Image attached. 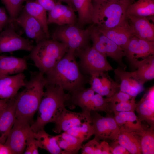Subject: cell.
I'll list each match as a JSON object with an SVG mask.
<instances>
[{
	"instance_id": "obj_18",
	"label": "cell",
	"mask_w": 154,
	"mask_h": 154,
	"mask_svg": "<svg viewBox=\"0 0 154 154\" xmlns=\"http://www.w3.org/2000/svg\"><path fill=\"white\" fill-rule=\"evenodd\" d=\"M114 72L121 81L120 91L136 97L144 91V84L137 79L134 72H126L119 68L114 70Z\"/></svg>"
},
{
	"instance_id": "obj_25",
	"label": "cell",
	"mask_w": 154,
	"mask_h": 154,
	"mask_svg": "<svg viewBox=\"0 0 154 154\" xmlns=\"http://www.w3.org/2000/svg\"><path fill=\"white\" fill-rule=\"evenodd\" d=\"M78 18L76 25L82 28L85 25L93 23V0H72Z\"/></svg>"
},
{
	"instance_id": "obj_49",
	"label": "cell",
	"mask_w": 154,
	"mask_h": 154,
	"mask_svg": "<svg viewBox=\"0 0 154 154\" xmlns=\"http://www.w3.org/2000/svg\"><path fill=\"white\" fill-rule=\"evenodd\" d=\"M3 30L1 29V27L0 26V32H1V31H2Z\"/></svg>"
},
{
	"instance_id": "obj_31",
	"label": "cell",
	"mask_w": 154,
	"mask_h": 154,
	"mask_svg": "<svg viewBox=\"0 0 154 154\" xmlns=\"http://www.w3.org/2000/svg\"><path fill=\"white\" fill-rule=\"evenodd\" d=\"M154 15V0H138L131 4L127 15L149 17Z\"/></svg>"
},
{
	"instance_id": "obj_43",
	"label": "cell",
	"mask_w": 154,
	"mask_h": 154,
	"mask_svg": "<svg viewBox=\"0 0 154 154\" xmlns=\"http://www.w3.org/2000/svg\"><path fill=\"white\" fill-rule=\"evenodd\" d=\"M102 154H111L110 149V145L104 141L100 143Z\"/></svg>"
},
{
	"instance_id": "obj_16",
	"label": "cell",
	"mask_w": 154,
	"mask_h": 154,
	"mask_svg": "<svg viewBox=\"0 0 154 154\" xmlns=\"http://www.w3.org/2000/svg\"><path fill=\"white\" fill-rule=\"evenodd\" d=\"M105 72L90 76L88 82L91 88L97 94L109 98L117 92L119 85L112 80Z\"/></svg>"
},
{
	"instance_id": "obj_32",
	"label": "cell",
	"mask_w": 154,
	"mask_h": 154,
	"mask_svg": "<svg viewBox=\"0 0 154 154\" xmlns=\"http://www.w3.org/2000/svg\"><path fill=\"white\" fill-rule=\"evenodd\" d=\"M154 128L147 127L137 131L139 137L142 154H154Z\"/></svg>"
},
{
	"instance_id": "obj_7",
	"label": "cell",
	"mask_w": 154,
	"mask_h": 154,
	"mask_svg": "<svg viewBox=\"0 0 154 154\" xmlns=\"http://www.w3.org/2000/svg\"><path fill=\"white\" fill-rule=\"evenodd\" d=\"M80 61V70L90 76L94 74L113 70L106 56L90 46L75 52Z\"/></svg>"
},
{
	"instance_id": "obj_19",
	"label": "cell",
	"mask_w": 154,
	"mask_h": 154,
	"mask_svg": "<svg viewBox=\"0 0 154 154\" xmlns=\"http://www.w3.org/2000/svg\"><path fill=\"white\" fill-rule=\"evenodd\" d=\"M98 28L123 51L126 48L130 39L134 36L130 28L127 19L120 25L111 29H102Z\"/></svg>"
},
{
	"instance_id": "obj_28",
	"label": "cell",
	"mask_w": 154,
	"mask_h": 154,
	"mask_svg": "<svg viewBox=\"0 0 154 154\" xmlns=\"http://www.w3.org/2000/svg\"><path fill=\"white\" fill-rule=\"evenodd\" d=\"M57 143L64 154L78 153L84 141L65 132L55 136Z\"/></svg>"
},
{
	"instance_id": "obj_33",
	"label": "cell",
	"mask_w": 154,
	"mask_h": 154,
	"mask_svg": "<svg viewBox=\"0 0 154 154\" xmlns=\"http://www.w3.org/2000/svg\"><path fill=\"white\" fill-rule=\"evenodd\" d=\"M65 132L82 139L84 141L94 135L92 123L88 121L85 122L80 125L72 128Z\"/></svg>"
},
{
	"instance_id": "obj_21",
	"label": "cell",
	"mask_w": 154,
	"mask_h": 154,
	"mask_svg": "<svg viewBox=\"0 0 154 154\" xmlns=\"http://www.w3.org/2000/svg\"><path fill=\"white\" fill-rule=\"evenodd\" d=\"M135 110L137 112L139 120L145 121L154 128V88H151L137 104Z\"/></svg>"
},
{
	"instance_id": "obj_42",
	"label": "cell",
	"mask_w": 154,
	"mask_h": 154,
	"mask_svg": "<svg viewBox=\"0 0 154 154\" xmlns=\"http://www.w3.org/2000/svg\"><path fill=\"white\" fill-rule=\"evenodd\" d=\"M47 11H49L54 7L56 1L55 0H36Z\"/></svg>"
},
{
	"instance_id": "obj_30",
	"label": "cell",
	"mask_w": 154,
	"mask_h": 154,
	"mask_svg": "<svg viewBox=\"0 0 154 154\" xmlns=\"http://www.w3.org/2000/svg\"><path fill=\"white\" fill-rule=\"evenodd\" d=\"M24 9L40 23L47 38L49 39L50 35L48 29L46 10L36 1L27 2Z\"/></svg>"
},
{
	"instance_id": "obj_27",
	"label": "cell",
	"mask_w": 154,
	"mask_h": 154,
	"mask_svg": "<svg viewBox=\"0 0 154 154\" xmlns=\"http://www.w3.org/2000/svg\"><path fill=\"white\" fill-rule=\"evenodd\" d=\"M132 64L137 68V70L134 71L137 78L143 84L154 78V55L136 60Z\"/></svg>"
},
{
	"instance_id": "obj_40",
	"label": "cell",
	"mask_w": 154,
	"mask_h": 154,
	"mask_svg": "<svg viewBox=\"0 0 154 154\" xmlns=\"http://www.w3.org/2000/svg\"><path fill=\"white\" fill-rule=\"evenodd\" d=\"M114 141L110 145V151L112 154H129V152L116 141Z\"/></svg>"
},
{
	"instance_id": "obj_11",
	"label": "cell",
	"mask_w": 154,
	"mask_h": 154,
	"mask_svg": "<svg viewBox=\"0 0 154 154\" xmlns=\"http://www.w3.org/2000/svg\"><path fill=\"white\" fill-rule=\"evenodd\" d=\"M31 130L29 123L15 121L4 145L9 149L13 154L23 153Z\"/></svg>"
},
{
	"instance_id": "obj_8",
	"label": "cell",
	"mask_w": 154,
	"mask_h": 154,
	"mask_svg": "<svg viewBox=\"0 0 154 154\" xmlns=\"http://www.w3.org/2000/svg\"><path fill=\"white\" fill-rule=\"evenodd\" d=\"M90 38L92 47L106 57L120 62L124 56L123 50L101 32L93 24L90 27Z\"/></svg>"
},
{
	"instance_id": "obj_26",
	"label": "cell",
	"mask_w": 154,
	"mask_h": 154,
	"mask_svg": "<svg viewBox=\"0 0 154 154\" xmlns=\"http://www.w3.org/2000/svg\"><path fill=\"white\" fill-rule=\"evenodd\" d=\"M131 154H142L139 137L136 132L120 129L116 140Z\"/></svg>"
},
{
	"instance_id": "obj_13",
	"label": "cell",
	"mask_w": 154,
	"mask_h": 154,
	"mask_svg": "<svg viewBox=\"0 0 154 154\" xmlns=\"http://www.w3.org/2000/svg\"><path fill=\"white\" fill-rule=\"evenodd\" d=\"M124 56L133 63L139 58L154 55V41H147L133 36L124 51Z\"/></svg>"
},
{
	"instance_id": "obj_34",
	"label": "cell",
	"mask_w": 154,
	"mask_h": 154,
	"mask_svg": "<svg viewBox=\"0 0 154 154\" xmlns=\"http://www.w3.org/2000/svg\"><path fill=\"white\" fill-rule=\"evenodd\" d=\"M89 111L104 112L108 113L109 110V102L107 98H105L101 95L94 94L91 100L89 106Z\"/></svg>"
},
{
	"instance_id": "obj_9",
	"label": "cell",
	"mask_w": 154,
	"mask_h": 154,
	"mask_svg": "<svg viewBox=\"0 0 154 154\" xmlns=\"http://www.w3.org/2000/svg\"><path fill=\"white\" fill-rule=\"evenodd\" d=\"M90 116L96 139L116 140L120 128L114 118L103 117L95 111L91 112Z\"/></svg>"
},
{
	"instance_id": "obj_23",
	"label": "cell",
	"mask_w": 154,
	"mask_h": 154,
	"mask_svg": "<svg viewBox=\"0 0 154 154\" xmlns=\"http://www.w3.org/2000/svg\"><path fill=\"white\" fill-rule=\"evenodd\" d=\"M15 102L14 97L9 99L0 117V143L4 144L14 124Z\"/></svg>"
},
{
	"instance_id": "obj_37",
	"label": "cell",
	"mask_w": 154,
	"mask_h": 154,
	"mask_svg": "<svg viewBox=\"0 0 154 154\" xmlns=\"http://www.w3.org/2000/svg\"><path fill=\"white\" fill-rule=\"evenodd\" d=\"M82 154H102L100 143L94 138L82 146Z\"/></svg>"
},
{
	"instance_id": "obj_6",
	"label": "cell",
	"mask_w": 154,
	"mask_h": 154,
	"mask_svg": "<svg viewBox=\"0 0 154 154\" xmlns=\"http://www.w3.org/2000/svg\"><path fill=\"white\" fill-rule=\"evenodd\" d=\"M52 38L76 51L89 46L90 27L84 29L76 25L59 26L52 33Z\"/></svg>"
},
{
	"instance_id": "obj_46",
	"label": "cell",
	"mask_w": 154,
	"mask_h": 154,
	"mask_svg": "<svg viewBox=\"0 0 154 154\" xmlns=\"http://www.w3.org/2000/svg\"><path fill=\"white\" fill-rule=\"evenodd\" d=\"M57 1L60 2H64L68 4V5L71 7H72L76 11L74 7L72 0H56Z\"/></svg>"
},
{
	"instance_id": "obj_2",
	"label": "cell",
	"mask_w": 154,
	"mask_h": 154,
	"mask_svg": "<svg viewBox=\"0 0 154 154\" xmlns=\"http://www.w3.org/2000/svg\"><path fill=\"white\" fill-rule=\"evenodd\" d=\"M44 74L39 71L31 73L25 82V88L14 97L15 121L28 123L37 111L46 84Z\"/></svg>"
},
{
	"instance_id": "obj_29",
	"label": "cell",
	"mask_w": 154,
	"mask_h": 154,
	"mask_svg": "<svg viewBox=\"0 0 154 154\" xmlns=\"http://www.w3.org/2000/svg\"><path fill=\"white\" fill-rule=\"evenodd\" d=\"M39 148L43 149L52 154H64L63 151L58 146L55 136L47 133L44 129L34 132Z\"/></svg>"
},
{
	"instance_id": "obj_41",
	"label": "cell",
	"mask_w": 154,
	"mask_h": 154,
	"mask_svg": "<svg viewBox=\"0 0 154 154\" xmlns=\"http://www.w3.org/2000/svg\"><path fill=\"white\" fill-rule=\"evenodd\" d=\"M10 23L9 18L8 17L5 9L0 7V26L3 29Z\"/></svg>"
},
{
	"instance_id": "obj_20",
	"label": "cell",
	"mask_w": 154,
	"mask_h": 154,
	"mask_svg": "<svg viewBox=\"0 0 154 154\" xmlns=\"http://www.w3.org/2000/svg\"><path fill=\"white\" fill-rule=\"evenodd\" d=\"M25 76L22 72L0 78V99L14 97L25 84Z\"/></svg>"
},
{
	"instance_id": "obj_14",
	"label": "cell",
	"mask_w": 154,
	"mask_h": 154,
	"mask_svg": "<svg viewBox=\"0 0 154 154\" xmlns=\"http://www.w3.org/2000/svg\"><path fill=\"white\" fill-rule=\"evenodd\" d=\"M24 29L27 36L36 44L48 39L40 23L24 9L14 20Z\"/></svg>"
},
{
	"instance_id": "obj_47",
	"label": "cell",
	"mask_w": 154,
	"mask_h": 154,
	"mask_svg": "<svg viewBox=\"0 0 154 154\" xmlns=\"http://www.w3.org/2000/svg\"><path fill=\"white\" fill-rule=\"evenodd\" d=\"M120 0H93V1H115Z\"/></svg>"
},
{
	"instance_id": "obj_1",
	"label": "cell",
	"mask_w": 154,
	"mask_h": 154,
	"mask_svg": "<svg viewBox=\"0 0 154 154\" xmlns=\"http://www.w3.org/2000/svg\"><path fill=\"white\" fill-rule=\"evenodd\" d=\"M75 52L69 49L55 66L45 74L46 84L60 86L70 94L85 88L89 80L81 72Z\"/></svg>"
},
{
	"instance_id": "obj_22",
	"label": "cell",
	"mask_w": 154,
	"mask_h": 154,
	"mask_svg": "<svg viewBox=\"0 0 154 154\" xmlns=\"http://www.w3.org/2000/svg\"><path fill=\"white\" fill-rule=\"evenodd\" d=\"M27 68L24 58L0 55V78L22 73Z\"/></svg>"
},
{
	"instance_id": "obj_24",
	"label": "cell",
	"mask_w": 154,
	"mask_h": 154,
	"mask_svg": "<svg viewBox=\"0 0 154 154\" xmlns=\"http://www.w3.org/2000/svg\"><path fill=\"white\" fill-rule=\"evenodd\" d=\"M114 113V118L120 129L130 132H136L143 130L146 127L142 124L134 112Z\"/></svg>"
},
{
	"instance_id": "obj_15",
	"label": "cell",
	"mask_w": 154,
	"mask_h": 154,
	"mask_svg": "<svg viewBox=\"0 0 154 154\" xmlns=\"http://www.w3.org/2000/svg\"><path fill=\"white\" fill-rule=\"evenodd\" d=\"M153 16L146 17L127 15L133 35L147 41H154V25L150 22Z\"/></svg>"
},
{
	"instance_id": "obj_17",
	"label": "cell",
	"mask_w": 154,
	"mask_h": 154,
	"mask_svg": "<svg viewBox=\"0 0 154 154\" xmlns=\"http://www.w3.org/2000/svg\"><path fill=\"white\" fill-rule=\"evenodd\" d=\"M75 11L71 6L56 1L54 8L48 11V23H55L59 26L76 25L77 20Z\"/></svg>"
},
{
	"instance_id": "obj_48",
	"label": "cell",
	"mask_w": 154,
	"mask_h": 154,
	"mask_svg": "<svg viewBox=\"0 0 154 154\" xmlns=\"http://www.w3.org/2000/svg\"><path fill=\"white\" fill-rule=\"evenodd\" d=\"M4 109H3V110H2V111H1L0 112V117L3 112Z\"/></svg>"
},
{
	"instance_id": "obj_39",
	"label": "cell",
	"mask_w": 154,
	"mask_h": 154,
	"mask_svg": "<svg viewBox=\"0 0 154 154\" xmlns=\"http://www.w3.org/2000/svg\"><path fill=\"white\" fill-rule=\"evenodd\" d=\"M135 97L120 91L117 92L109 98H107L109 103L116 104L131 99Z\"/></svg>"
},
{
	"instance_id": "obj_38",
	"label": "cell",
	"mask_w": 154,
	"mask_h": 154,
	"mask_svg": "<svg viewBox=\"0 0 154 154\" xmlns=\"http://www.w3.org/2000/svg\"><path fill=\"white\" fill-rule=\"evenodd\" d=\"M38 148L37 141L34 137V132L32 130L27 137L24 153L25 154H38Z\"/></svg>"
},
{
	"instance_id": "obj_12",
	"label": "cell",
	"mask_w": 154,
	"mask_h": 154,
	"mask_svg": "<svg viewBox=\"0 0 154 154\" xmlns=\"http://www.w3.org/2000/svg\"><path fill=\"white\" fill-rule=\"evenodd\" d=\"M86 121L92 123L90 114H88L82 111L78 112L71 111L65 107L54 122L55 126L53 131L59 134L80 125Z\"/></svg>"
},
{
	"instance_id": "obj_3",
	"label": "cell",
	"mask_w": 154,
	"mask_h": 154,
	"mask_svg": "<svg viewBox=\"0 0 154 154\" xmlns=\"http://www.w3.org/2000/svg\"><path fill=\"white\" fill-rule=\"evenodd\" d=\"M46 89L37 111L35 121L31 127L34 133L44 129L45 125L54 122L65 108V103L69 100L70 94L66 93L62 87L58 86L47 84Z\"/></svg>"
},
{
	"instance_id": "obj_10",
	"label": "cell",
	"mask_w": 154,
	"mask_h": 154,
	"mask_svg": "<svg viewBox=\"0 0 154 154\" xmlns=\"http://www.w3.org/2000/svg\"><path fill=\"white\" fill-rule=\"evenodd\" d=\"M11 26L0 32V54L18 50L30 52L34 46L32 42L18 35Z\"/></svg>"
},
{
	"instance_id": "obj_44",
	"label": "cell",
	"mask_w": 154,
	"mask_h": 154,
	"mask_svg": "<svg viewBox=\"0 0 154 154\" xmlns=\"http://www.w3.org/2000/svg\"><path fill=\"white\" fill-rule=\"evenodd\" d=\"M0 154H12V153L7 146L0 143Z\"/></svg>"
},
{
	"instance_id": "obj_4",
	"label": "cell",
	"mask_w": 154,
	"mask_h": 154,
	"mask_svg": "<svg viewBox=\"0 0 154 154\" xmlns=\"http://www.w3.org/2000/svg\"><path fill=\"white\" fill-rule=\"evenodd\" d=\"M134 0L93 1V24L100 29L116 27L127 19V11Z\"/></svg>"
},
{
	"instance_id": "obj_45",
	"label": "cell",
	"mask_w": 154,
	"mask_h": 154,
	"mask_svg": "<svg viewBox=\"0 0 154 154\" xmlns=\"http://www.w3.org/2000/svg\"><path fill=\"white\" fill-rule=\"evenodd\" d=\"M10 99H0V112L7 106Z\"/></svg>"
},
{
	"instance_id": "obj_36",
	"label": "cell",
	"mask_w": 154,
	"mask_h": 154,
	"mask_svg": "<svg viewBox=\"0 0 154 154\" xmlns=\"http://www.w3.org/2000/svg\"><path fill=\"white\" fill-rule=\"evenodd\" d=\"M134 97L129 100L120 102L116 104L109 103L110 112H134L137 106Z\"/></svg>"
},
{
	"instance_id": "obj_35",
	"label": "cell",
	"mask_w": 154,
	"mask_h": 154,
	"mask_svg": "<svg viewBox=\"0 0 154 154\" xmlns=\"http://www.w3.org/2000/svg\"><path fill=\"white\" fill-rule=\"evenodd\" d=\"M27 0H1L10 16V23L19 16L23 2Z\"/></svg>"
},
{
	"instance_id": "obj_5",
	"label": "cell",
	"mask_w": 154,
	"mask_h": 154,
	"mask_svg": "<svg viewBox=\"0 0 154 154\" xmlns=\"http://www.w3.org/2000/svg\"><path fill=\"white\" fill-rule=\"evenodd\" d=\"M68 50L67 46L62 43L47 39L37 44L29 56L39 71L45 74L55 66Z\"/></svg>"
}]
</instances>
